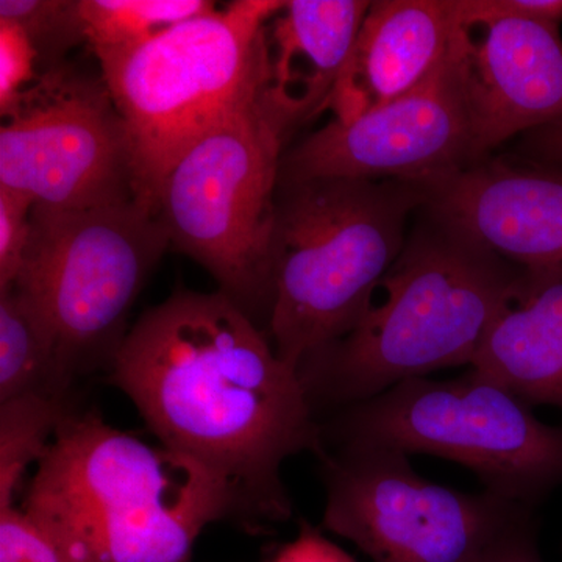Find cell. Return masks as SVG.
Returning a JSON list of instances; mask_svg holds the SVG:
<instances>
[{"mask_svg":"<svg viewBox=\"0 0 562 562\" xmlns=\"http://www.w3.org/2000/svg\"><path fill=\"white\" fill-rule=\"evenodd\" d=\"M465 25L416 90L357 120H333L283 155L280 183L313 179L428 183L479 162L464 66Z\"/></svg>","mask_w":562,"mask_h":562,"instance_id":"8fae6325","label":"cell"},{"mask_svg":"<svg viewBox=\"0 0 562 562\" xmlns=\"http://www.w3.org/2000/svg\"><path fill=\"white\" fill-rule=\"evenodd\" d=\"M214 9L216 3L205 0H81L87 41L98 60Z\"/></svg>","mask_w":562,"mask_h":562,"instance_id":"ac0fdd59","label":"cell"},{"mask_svg":"<svg viewBox=\"0 0 562 562\" xmlns=\"http://www.w3.org/2000/svg\"><path fill=\"white\" fill-rule=\"evenodd\" d=\"M76 397L27 395L0 403V506L14 505L25 472L38 464Z\"/></svg>","mask_w":562,"mask_h":562,"instance_id":"d6986e66","label":"cell"},{"mask_svg":"<svg viewBox=\"0 0 562 562\" xmlns=\"http://www.w3.org/2000/svg\"><path fill=\"white\" fill-rule=\"evenodd\" d=\"M524 144L525 150L536 161L549 162L562 168V121L527 133Z\"/></svg>","mask_w":562,"mask_h":562,"instance_id":"484cf974","label":"cell"},{"mask_svg":"<svg viewBox=\"0 0 562 562\" xmlns=\"http://www.w3.org/2000/svg\"><path fill=\"white\" fill-rule=\"evenodd\" d=\"M54 336L16 288L0 291V403L27 397H76Z\"/></svg>","mask_w":562,"mask_h":562,"instance_id":"e0dca14e","label":"cell"},{"mask_svg":"<svg viewBox=\"0 0 562 562\" xmlns=\"http://www.w3.org/2000/svg\"><path fill=\"white\" fill-rule=\"evenodd\" d=\"M0 21L25 33L38 55L40 74L65 65L74 47L88 44L81 0H0Z\"/></svg>","mask_w":562,"mask_h":562,"instance_id":"ffe728a7","label":"cell"},{"mask_svg":"<svg viewBox=\"0 0 562 562\" xmlns=\"http://www.w3.org/2000/svg\"><path fill=\"white\" fill-rule=\"evenodd\" d=\"M475 562H543L535 509L524 513L506 528Z\"/></svg>","mask_w":562,"mask_h":562,"instance_id":"cb8c5ba5","label":"cell"},{"mask_svg":"<svg viewBox=\"0 0 562 562\" xmlns=\"http://www.w3.org/2000/svg\"><path fill=\"white\" fill-rule=\"evenodd\" d=\"M271 562H357L341 547L303 522L297 538L281 547Z\"/></svg>","mask_w":562,"mask_h":562,"instance_id":"d4e9b609","label":"cell"},{"mask_svg":"<svg viewBox=\"0 0 562 562\" xmlns=\"http://www.w3.org/2000/svg\"><path fill=\"white\" fill-rule=\"evenodd\" d=\"M169 246L157 214L136 201L72 211L33 206L13 286L49 327L70 379L111 371L128 335V312Z\"/></svg>","mask_w":562,"mask_h":562,"instance_id":"ba28073f","label":"cell"},{"mask_svg":"<svg viewBox=\"0 0 562 562\" xmlns=\"http://www.w3.org/2000/svg\"><path fill=\"white\" fill-rule=\"evenodd\" d=\"M462 27V0L372 2L325 110L349 122L416 90Z\"/></svg>","mask_w":562,"mask_h":562,"instance_id":"5bb4252c","label":"cell"},{"mask_svg":"<svg viewBox=\"0 0 562 562\" xmlns=\"http://www.w3.org/2000/svg\"><path fill=\"white\" fill-rule=\"evenodd\" d=\"M409 457L369 443L324 450L325 530L372 562H475L532 509L487 491L468 494L432 483Z\"/></svg>","mask_w":562,"mask_h":562,"instance_id":"9c48e42d","label":"cell"},{"mask_svg":"<svg viewBox=\"0 0 562 562\" xmlns=\"http://www.w3.org/2000/svg\"><path fill=\"white\" fill-rule=\"evenodd\" d=\"M294 128L268 81L176 162L158 198L171 246L255 322L269 324L271 316L277 192L283 144Z\"/></svg>","mask_w":562,"mask_h":562,"instance_id":"8992f818","label":"cell"},{"mask_svg":"<svg viewBox=\"0 0 562 562\" xmlns=\"http://www.w3.org/2000/svg\"><path fill=\"white\" fill-rule=\"evenodd\" d=\"M419 205L425 192L412 181L280 183L268 324L280 360L297 371L355 330L405 249L406 222Z\"/></svg>","mask_w":562,"mask_h":562,"instance_id":"277c9868","label":"cell"},{"mask_svg":"<svg viewBox=\"0 0 562 562\" xmlns=\"http://www.w3.org/2000/svg\"><path fill=\"white\" fill-rule=\"evenodd\" d=\"M371 5L368 0H290L269 20V92L295 127L325 110Z\"/></svg>","mask_w":562,"mask_h":562,"instance_id":"9a60e30c","label":"cell"},{"mask_svg":"<svg viewBox=\"0 0 562 562\" xmlns=\"http://www.w3.org/2000/svg\"><path fill=\"white\" fill-rule=\"evenodd\" d=\"M21 508L61 562H192L206 527L235 520L201 469L80 408L58 425Z\"/></svg>","mask_w":562,"mask_h":562,"instance_id":"7a4b0ae2","label":"cell"},{"mask_svg":"<svg viewBox=\"0 0 562 562\" xmlns=\"http://www.w3.org/2000/svg\"><path fill=\"white\" fill-rule=\"evenodd\" d=\"M281 5L238 0L99 58L127 127L136 202L151 213L176 162L268 83L266 25Z\"/></svg>","mask_w":562,"mask_h":562,"instance_id":"5b68a950","label":"cell"},{"mask_svg":"<svg viewBox=\"0 0 562 562\" xmlns=\"http://www.w3.org/2000/svg\"><path fill=\"white\" fill-rule=\"evenodd\" d=\"M476 160L562 121V0H462Z\"/></svg>","mask_w":562,"mask_h":562,"instance_id":"7c38bea8","label":"cell"},{"mask_svg":"<svg viewBox=\"0 0 562 562\" xmlns=\"http://www.w3.org/2000/svg\"><path fill=\"white\" fill-rule=\"evenodd\" d=\"M0 188L47 210L136 201L127 127L102 77L69 63L2 114Z\"/></svg>","mask_w":562,"mask_h":562,"instance_id":"30bf717a","label":"cell"},{"mask_svg":"<svg viewBox=\"0 0 562 562\" xmlns=\"http://www.w3.org/2000/svg\"><path fill=\"white\" fill-rule=\"evenodd\" d=\"M471 368L530 406L562 409V271L525 268Z\"/></svg>","mask_w":562,"mask_h":562,"instance_id":"2e32d148","label":"cell"},{"mask_svg":"<svg viewBox=\"0 0 562 562\" xmlns=\"http://www.w3.org/2000/svg\"><path fill=\"white\" fill-rule=\"evenodd\" d=\"M40 77L38 55L16 24L0 21V113H7Z\"/></svg>","mask_w":562,"mask_h":562,"instance_id":"44dd1931","label":"cell"},{"mask_svg":"<svg viewBox=\"0 0 562 562\" xmlns=\"http://www.w3.org/2000/svg\"><path fill=\"white\" fill-rule=\"evenodd\" d=\"M110 382L166 450L201 469L249 531L286 522L281 469L325 450L299 373L224 292H173L125 336Z\"/></svg>","mask_w":562,"mask_h":562,"instance_id":"6da1fadb","label":"cell"},{"mask_svg":"<svg viewBox=\"0 0 562 562\" xmlns=\"http://www.w3.org/2000/svg\"><path fill=\"white\" fill-rule=\"evenodd\" d=\"M417 232L360 324L299 364L313 412L341 409L432 372L472 366L512 301L522 266L436 222Z\"/></svg>","mask_w":562,"mask_h":562,"instance_id":"3957f363","label":"cell"},{"mask_svg":"<svg viewBox=\"0 0 562 562\" xmlns=\"http://www.w3.org/2000/svg\"><path fill=\"white\" fill-rule=\"evenodd\" d=\"M0 562H61L49 538L16 505L0 506Z\"/></svg>","mask_w":562,"mask_h":562,"instance_id":"603a6c76","label":"cell"},{"mask_svg":"<svg viewBox=\"0 0 562 562\" xmlns=\"http://www.w3.org/2000/svg\"><path fill=\"white\" fill-rule=\"evenodd\" d=\"M33 203L0 188V291L20 277L31 241Z\"/></svg>","mask_w":562,"mask_h":562,"instance_id":"7402d4cb","label":"cell"},{"mask_svg":"<svg viewBox=\"0 0 562 562\" xmlns=\"http://www.w3.org/2000/svg\"><path fill=\"white\" fill-rule=\"evenodd\" d=\"M432 220L527 269L562 271V168L475 162L420 184Z\"/></svg>","mask_w":562,"mask_h":562,"instance_id":"4fadbf2b","label":"cell"},{"mask_svg":"<svg viewBox=\"0 0 562 562\" xmlns=\"http://www.w3.org/2000/svg\"><path fill=\"white\" fill-rule=\"evenodd\" d=\"M490 376L403 382L322 424L325 447L369 443L458 462L484 491L536 508L562 484V427Z\"/></svg>","mask_w":562,"mask_h":562,"instance_id":"52a82bcc","label":"cell"}]
</instances>
